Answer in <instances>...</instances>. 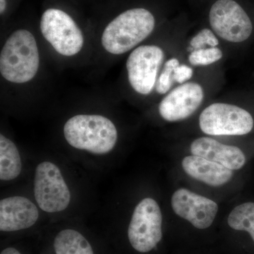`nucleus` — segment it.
<instances>
[{
    "label": "nucleus",
    "instance_id": "obj_1",
    "mask_svg": "<svg viewBox=\"0 0 254 254\" xmlns=\"http://www.w3.org/2000/svg\"><path fill=\"white\" fill-rule=\"evenodd\" d=\"M68 144L95 155H105L115 148L118 130L109 119L98 115H78L64 127Z\"/></svg>",
    "mask_w": 254,
    "mask_h": 254
},
{
    "label": "nucleus",
    "instance_id": "obj_2",
    "mask_svg": "<svg viewBox=\"0 0 254 254\" xmlns=\"http://www.w3.org/2000/svg\"><path fill=\"white\" fill-rule=\"evenodd\" d=\"M155 25L154 16L148 9L126 10L108 23L102 36V45L111 54H124L148 38Z\"/></svg>",
    "mask_w": 254,
    "mask_h": 254
},
{
    "label": "nucleus",
    "instance_id": "obj_3",
    "mask_svg": "<svg viewBox=\"0 0 254 254\" xmlns=\"http://www.w3.org/2000/svg\"><path fill=\"white\" fill-rule=\"evenodd\" d=\"M39 53L36 38L25 29L14 31L3 46L0 55V72L11 83L31 81L38 72Z\"/></svg>",
    "mask_w": 254,
    "mask_h": 254
},
{
    "label": "nucleus",
    "instance_id": "obj_4",
    "mask_svg": "<svg viewBox=\"0 0 254 254\" xmlns=\"http://www.w3.org/2000/svg\"><path fill=\"white\" fill-rule=\"evenodd\" d=\"M199 126L205 134L212 136H242L253 129V117L248 111L227 103L209 105L199 118Z\"/></svg>",
    "mask_w": 254,
    "mask_h": 254
},
{
    "label": "nucleus",
    "instance_id": "obj_5",
    "mask_svg": "<svg viewBox=\"0 0 254 254\" xmlns=\"http://www.w3.org/2000/svg\"><path fill=\"white\" fill-rule=\"evenodd\" d=\"M163 215L156 200H141L136 205L128 227V238L137 252L147 253L156 247L163 237Z\"/></svg>",
    "mask_w": 254,
    "mask_h": 254
},
{
    "label": "nucleus",
    "instance_id": "obj_6",
    "mask_svg": "<svg viewBox=\"0 0 254 254\" xmlns=\"http://www.w3.org/2000/svg\"><path fill=\"white\" fill-rule=\"evenodd\" d=\"M41 31L46 41L64 56H73L83 46V33L73 18L63 10L50 8L42 14Z\"/></svg>",
    "mask_w": 254,
    "mask_h": 254
},
{
    "label": "nucleus",
    "instance_id": "obj_7",
    "mask_svg": "<svg viewBox=\"0 0 254 254\" xmlns=\"http://www.w3.org/2000/svg\"><path fill=\"white\" fill-rule=\"evenodd\" d=\"M34 195L38 206L47 213H58L67 208L71 193L63 174L55 164L46 161L37 166Z\"/></svg>",
    "mask_w": 254,
    "mask_h": 254
},
{
    "label": "nucleus",
    "instance_id": "obj_8",
    "mask_svg": "<svg viewBox=\"0 0 254 254\" xmlns=\"http://www.w3.org/2000/svg\"><path fill=\"white\" fill-rule=\"evenodd\" d=\"M213 31L222 39L234 43H243L252 36L254 25L250 16L234 0H218L209 13Z\"/></svg>",
    "mask_w": 254,
    "mask_h": 254
},
{
    "label": "nucleus",
    "instance_id": "obj_9",
    "mask_svg": "<svg viewBox=\"0 0 254 254\" xmlns=\"http://www.w3.org/2000/svg\"><path fill=\"white\" fill-rule=\"evenodd\" d=\"M164 58L163 50L156 46H141L132 52L127 59V69L135 91L141 95L153 91Z\"/></svg>",
    "mask_w": 254,
    "mask_h": 254
},
{
    "label": "nucleus",
    "instance_id": "obj_10",
    "mask_svg": "<svg viewBox=\"0 0 254 254\" xmlns=\"http://www.w3.org/2000/svg\"><path fill=\"white\" fill-rule=\"evenodd\" d=\"M171 204L178 216L199 230L211 226L218 212L215 201L184 188L173 193Z\"/></svg>",
    "mask_w": 254,
    "mask_h": 254
},
{
    "label": "nucleus",
    "instance_id": "obj_11",
    "mask_svg": "<svg viewBox=\"0 0 254 254\" xmlns=\"http://www.w3.org/2000/svg\"><path fill=\"white\" fill-rule=\"evenodd\" d=\"M203 96V88L198 83H184L162 100L159 105V113L168 122L186 120L199 108Z\"/></svg>",
    "mask_w": 254,
    "mask_h": 254
},
{
    "label": "nucleus",
    "instance_id": "obj_12",
    "mask_svg": "<svg viewBox=\"0 0 254 254\" xmlns=\"http://www.w3.org/2000/svg\"><path fill=\"white\" fill-rule=\"evenodd\" d=\"M36 205L23 196H11L0 201V230L15 232L33 226L38 220Z\"/></svg>",
    "mask_w": 254,
    "mask_h": 254
},
{
    "label": "nucleus",
    "instance_id": "obj_13",
    "mask_svg": "<svg viewBox=\"0 0 254 254\" xmlns=\"http://www.w3.org/2000/svg\"><path fill=\"white\" fill-rule=\"evenodd\" d=\"M190 152L232 170H240L246 163L245 153L238 147L222 144L209 137H200L192 142Z\"/></svg>",
    "mask_w": 254,
    "mask_h": 254
},
{
    "label": "nucleus",
    "instance_id": "obj_14",
    "mask_svg": "<svg viewBox=\"0 0 254 254\" xmlns=\"http://www.w3.org/2000/svg\"><path fill=\"white\" fill-rule=\"evenodd\" d=\"M182 166L189 176L210 186L225 185L233 176L232 170L196 155L185 157L182 160Z\"/></svg>",
    "mask_w": 254,
    "mask_h": 254
},
{
    "label": "nucleus",
    "instance_id": "obj_15",
    "mask_svg": "<svg viewBox=\"0 0 254 254\" xmlns=\"http://www.w3.org/2000/svg\"><path fill=\"white\" fill-rule=\"evenodd\" d=\"M22 169L21 156L14 142L0 136V180L11 181L20 175Z\"/></svg>",
    "mask_w": 254,
    "mask_h": 254
},
{
    "label": "nucleus",
    "instance_id": "obj_16",
    "mask_svg": "<svg viewBox=\"0 0 254 254\" xmlns=\"http://www.w3.org/2000/svg\"><path fill=\"white\" fill-rule=\"evenodd\" d=\"M56 254H94L89 242L76 230H64L54 240Z\"/></svg>",
    "mask_w": 254,
    "mask_h": 254
},
{
    "label": "nucleus",
    "instance_id": "obj_17",
    "mask_svg": "<svg viewBox=\"0 0 254 254\" xmlns=\"http://www.w3.org/2000/svg\"><path fill=\"white\" fill-rule=\"evenodd\" d=\"M227 223L233 230L247 232L254 243V203L237 205L229 215Z\"/></svg>",
    "mask_w": 254,
    "mask_h": 254
},
{
    "label": "nucleus",
    "instance_id": "obj_18",
    "mask_svg": "<svg viewBox=\"0 0 254 254\" xmlns=\"http://www.w3.org/2000/svg\"><path fill=\"white\" fill-rule=\"evenodd\" d=\"M221 50L216 48L193 50L189 56V61L193 66H206L216 63L222 58Z\"/></svg>",
    "mask_w": 254,
    "mask_h": 254
},
{
    "label": "nucleus",
    "instance_id": "obj_19",
    "mask_svg": "<svg viewBox=\"0 0 254 254\" xmlns=\"http://www.w3.org/2000/svg\"><path fill=\"white\" fill-rule=\"evenodd\" d=\"M179 65L180 63L176 58H172L165 63L161 74L156 82V91L159 94H165L170 91L174 81V70Z\"/></svg>",
    "mask_w": 254,
    "mask_h": 254
},
{
    "label": "nucleus",
    "instance_id": "obj_20",
    "mask_svg": "<svg viewBox=\"0 0 254 254\" xmlns=\"http://www.w3.org/2000/svg\"><path fill=\"white\" fill-rule=\"evenodd\" d=\"M219 44L218 38L211 30L204 28L192 38L190 46L193 50L204 49L205 47L215 48Z\"/></svg>",
    "mask_w": 254,
    "mask_h": 254
},
{
    "label": "nucleus",
    "instance_id": "obj_21",
    "mask_svg": "<svg viewBox=\"0 0 254 254\" xmlns=\"http://www.w3.org/2000/svg\"><path fill=\"white\" fill-rule=\"evenodd\" d=\"M193 76V69L187 65H179L174 70L173 79L180 84H184Z\"/></svg>",
    "mask_w": 254,
    "mask_h": 254
},
{
    "label": "nucleus",
    "instance_id": "obj_22",
    "mask_svg": "<svg viewBox=\"0 0 254 254\" xmlns=\"http://www.w3.org/2000/svg\"><path fill=\"white\" fill-rule=\"evenodd\" d=\"M7 7V1L6 0H0V14L2 15Z\"/></svg>",
    "mask_w": 254,
    "mask_h": 254
},
{
    "label": "nucleus",
    "instance_id": "obj_23",
    "mask_svg": "<svg viewBox=\"0 0 254 254\" xmlns=\"http://www.w3.org/2000/svg\"><path fill=\"white\" fill-rule=\"evenodd\" d=\"M1 254H21L18 252V250H16V249L14 248H7L5 249L4 250H3L1 252Z\"/></svg>",
    "mask_w": 254,
    "mask_h": 254
}]
</instances>
